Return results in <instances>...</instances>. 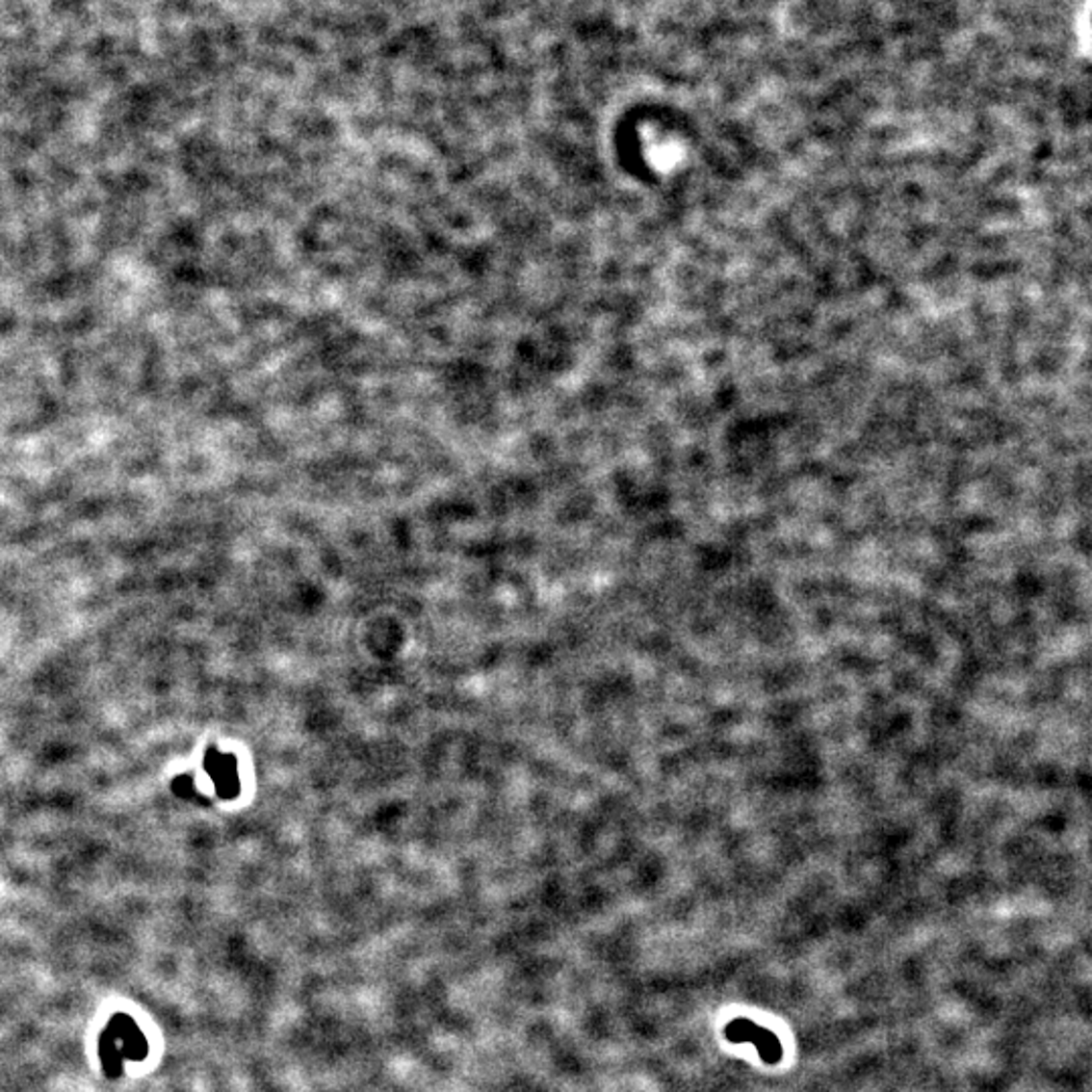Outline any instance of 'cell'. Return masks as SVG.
<instances>
[{
    "label": "cell",
    "instance_id": "cell-1",
    "mask_svg": "<svg viewBox=\"0 0 1092 1092\" xmlns=\"http://www.w3.org/2000/svg\"><path fill=\"white\" fill-rule=\"evenodd\" d=\"M724 1036L731 1042H755L761 1058L768 1064H777L783 1056L781 1042L777 1040L773 1031H767L748 1020H735L728 1024L724 1029Z\"/></svg>",
    "mask_w": 1092,
    "mask_h": 1092
},
{
    "label": "cell",
    "instance_id": "cell-2",
    "mask_svg": "<svg viewBox=\"0 0 1092 1092\" xmlns=\"http://www.w3.org/2000/svg\"><path fill=\"white\" fill-rule=\"evenodd\" d=\"M207 768L211 777L217 783V789L221 792L222 797H233L239 792V781H237V771H235V761L227 755H219V753H211L207 757Z\"/></svg>",
    "mask_w": 1092,
    "mask_h": 1092
}]
</instances>
